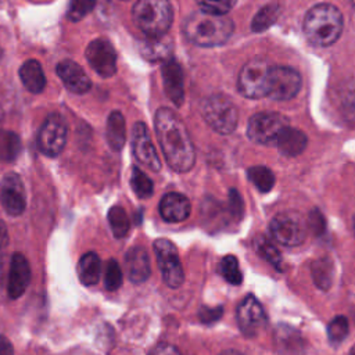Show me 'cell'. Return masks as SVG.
<instances>
[{
    "mask_svg": "<svg viewBox=\"0 0 355 355\" xmlns=\"http://www.w3.org/2000/svg\"><path fill=\"white\" fill-rule=\"evenodd\" d=\"M154 126L168 165L176 172H189L196 162V150L180 116L162 107L155 112Z\"/></svg>",
    "mask_w": 355,
    "mask_h": 355,
    "instance_id": "cell-1",
    "label": "cell"
},
{
    "mask_svg": "<svg viewBox=\"0 0 355 355\" xmlns=\"http://www.w3.org/2000/svg\"><path fill=\"white\" fill-rule=\"evenodd\" d=\"M233 29V21L226 15L209 14L202 10L190 12L182 25L186 39L201 47L222 46L230 39Z\"/></svg>",
    "mask_w": 355,
    "mask_h": 355,
    "instance_id": "cell-2",
    "label": "cell"
},
{
    "mask_svg": "<svg viewBox=\"0 0 355 355\" xmlns=\"http://www.w3.org/2000/svg\"><path fill=\"white\" fill-rule=\"evenodd\" d=\"M343 25V14L336 6L319 3L306 12L304 18V33L312 44L326 47L338 40Z\"/></svg>",
    "mask_w": 355,
    "mask_h": 355,
    "instance_id": "cell-3",
    "label": "cell"
},
{
    "mask_svg": "<svg viewBox=\"0 0 355 355\" xmlns=\"http://www.w3.org/2000/svg\"><path fill=\"white\" fill-rule=\"evenodd\" d=\"M132 18L147 36H161L171 28L173 11L169 0H137L132 8Z\"/></svg>",
    "mask_w": 355,
    "mask_h": 355,
    "instance_id": "cell-4",
    "label": "cell"
},
{
    "mask_svg": "<svg viewBox=\"0 0 355 355\" xmlns=\"http://www.w3.org/2000/svg\"><path fill=\"white\" fill-rule=\"evenodd\" d=\"M201 115L220 135H230L239 122L237 107L223 94H212L204 98L201 103Z\"/></svg>",
    "mask_w": 355,
    "mask_h": 355,
    "instance_id": "cell-5",
    "label": "cell"
},
{
    "mask_svg": "<svg viewBox=\"0 0 355 355\" xmlns=\"http://www.w3.org/2000/svg\"><path fill=\"white\" fill-rule=\"evenodd\" d=\"M272 64L262 58L248 61L237 78V89L247 98L268 97L269 75Z\"/></svg>",
    "mask_w": 355,
    "mask_h": 355,
    "instance_id": "cell-6",
    "label": "cell"
},
{
    "mask_svg": "<svg viewBox=\"0 0 355 355\" xmlns=\"http://www.w3.org/2000/svg\"><path fill=\"white\" fill-rule=\"evenodd\" d=\"M288 126V119L279 112L254 114L247 125V136L258 144H275L279 135Z\"/></svg>",
    "mask_w": 355,
    "mask_h": 355,
    "instance_id": "cell-7",
    "label": "cell"
},
{
    "mask_svg": "<svg viewBox=\"0 0 355 355\" xmlns=\"http://www.w3.org/2000/svg\"><path fill=\"white\" fill-rule=\"evenodd\" d=\"M272 237L287 247L300 245L306 236L305 219L298 212H280L269 225Z\"/></svg>",
    "mask_w": 355,
    "mask_h": 355,
    "instance_id": "cell-8",
    "label": "cell"
},
{
    "mask_svg": "<svg viewBox=\"0 0 355 355\" xmlns=\"http://www.w3.org/2000/svg\"><path fill=\"white\" fill-rule=\"evenodd\" d=\"M68 126L62 115L51 112L46 116L37 135V147L47 157H57L67 144Z\"/></svg>",
    "mask_w": 355,
    "mask_h": 355,
    "instance_id": "cell-9",
    "label": "cell"
},
{
    "mask_svg": "<svg viewBox=\"0 0 355 355\" xmlns=\"http://www.w3.org/2000/svg\"><path fill=\"white\" fill-rule=\"evenodd\" d=\"M153 247L164 283L171 288L180 287L184 280V272L176 247L166 239L155 240Z\"/></svg>",
    "mask_w": 355,
    "mask_h": 355,
    "instance_id": "cell-10",
    "label": "cell"
},
{
    "mask_svg": "<svg viewBox=\"0 0 355 355\" xmlns=\"http://www.w3.org/2000/svg\"><path fill=\"white\" fill-rule=\"evenodd\" d=\"M302 79L297 69L283 65H272L269 75L268 97L277 101H287L295 97L301 89Z\"/></svg>",
    "mask_w": 355,
    "mask_h": 355,
    "instance_id": "cell-11",
    "label": "cell"
},
{
    "mask_svg": "<svg viewBox=\"0 0 355 355\" xmlns=\"http://www.w3.org/2000/svg\"><path fill=\"white\" fill-rule=\"evenodd\" d=\"M85 55L89 65L97 75L103 78H111L115 75L116 51L107 39L98 37L92 40L86 47Z\"/></svg>",
    "mask_w": 355,
    "mask_h": 355,
    "instance_id": "cell-12",
    "label": "cell"
},
{
    "mask_svg": "<svg viewBox=\"0 0 355 355\" xmlns=\"http://www.w3.org/2000/svg\"><path fill=\"white\" fill-rule=\"evenodd\" d=\"M237 323L243 334L252 337L258 334L266 324L268 316L265 313L261 302L252 295L248 294L237 306Z\"/></svg>",
    "mask_w": 355,
    "mask_h": 355,
    "instance_id": "cell-13",
    "label": "cell"
},
{
    "mask_svg": "<svg viewBox=\"0 0 355 355\" xmlns=\"http://www.w3.org/2000/svg\"><path fill=\"white\" fill-rule=\"evenodd\" d=\"M0 202L4 211L11 216H18L25 211L26 196L24 183L15 172H8L0 183Z\"/></svg>",
    "mask_w": 355,
    "mask_h": 355,
    "instance_id": "cell-14",
    "label": "cell"
},
{
    "mask_svg": "<svg viewBox=\"0 0 355 355\" xmlns=\"http://www.w3.org/2000/svg\"><path fill=\"white\" fill-rule=\"evenodd\" d=\"M132 150L136 159L153 172L161 169V161L151 141L146 123L136 122L132 130Z\"/></svg>",
    "mask_w": 355,
    "mask_h": 355,
    "instance_id": "cell-15",
    "label": "cell"
},
{
    "mask_svg": "<svg viewBox=\"0 0 355 355\" xmlns=\"http://www.w3.org/2000/svg\"><path fill=\"white\" fill-rule=\"evenodd\" d=\"M55 72L62 85L75 94L87 93L92 87V80L85 69L72 60H62L57 64Z\"/></svg>",
    "mask_w": 355,
    "mask_h": 355,
    "instance_id": "cell-16",
    "label": "cell"
},
{
    "mask_svg": "<svg viewBox=\"0 0 355 355\" xmlns=\"http://www.w3.org/2000/svg\"><path fill=\"white\" fill-rule=\"evenodd\" d=\"M31 283V266L25 255L21 252H14L10 262L7 293L8 297L15 300L19 298Z\"/></svg>",
    "mask_w": 355,
    "mask_h": 355,
    "instance_id": "cell-17",
    "label": "cell"
},
{
    "mask_svg": "<svg viewBox=\"0 0 355 355\" xmlns=\"http://www.w3.org/2000/svg\"><path fill=\"white\" fill-rule=\"evenodd\" d=\"M162 80L166 96L172 100L176 107H180L184 100L183 89V72L178 61L169 58L162 65Z\"/></svg>",
    "mask_w": 355,
    "mask_h": 355,
    "instance_id": "cell-18",
    "label": "cell"
},
{
    "mask_svg": "<svg viewBox=\"0 0 355 355\" xmlns=\"http://www.w3.org/2000/svg\"><path fill=\"white\" fill-rule=\"evenodd\" d=\"M158 209L164 220L175 223L189 218L191 212V204L189 198L180 193H168L161 198Z\"/></svg>",
    "mask_w": 355,
    "mask_h": 355,
    "instance_id": "cell-19",
    "label": "cell"
},
{
    "mask_svg": "<svg viewBox=\"0 0 355 355\" xmlns=\"http://www.w3.org/2000/svg\"><path fill=\"white\" fill-rule=\"evenodd\" d=\"M125 268L132 283H143L151 273L150 257L143 247H132L125 255Z\"/></svg>",
    "mask_w": 355,
    "mask_h": 355,
    "instance_id": "cell-20",
    "label": "cell"
},
{
    "mask_svg": "<svg viewBox=\"0 0 355 355\" xmlns=\"http://www.w3.org/2000/svg\"><path fill=\"white\" fill-rule=\"evenodd\" d=\"M308 139L304 132L300 129L291 128L290 125L282 130L276 140V146L279 151L286 157H297L300 155L306 147Z\"/></svg>",
    "mask_w": 355,
    "mask_h": 355,
    "instance_id": "cell-21",
    "label": "cell"
},
{
    "mask_svg": "<svg viewBox=\"0 0 355 355\" xmlns=\"http://www.w3.org/2000/svg\"><path fill=\"white\" fill-rule=\"evenodd\" d=\"M172 51V40L169 36H148V39L140 43V53L148 61H166Z\"/></svg>",
    "mask_w": 355,
    "mask_h": 355,
    "instance_id": "cell-22",
    "label": "cell"
},
{
    "mask_svg": "<svg viewBox=\"0 0 355 355\" xmlns=\"http://www.w3.org/2000/svg\"><path fill=\"white\" fill-rule=\"evenodd\" d=\"M19 79L31 93H42L46 87V75L39 61L26 60L19 68Z\"/></svg>",
    "mask_w": 355,
    "mask_h": 355,
    "instance_id": "cell-23",
    "label": "cell"
},
{
    "mask_svg": "<svg viewBox=\"0 0 355 355\" xmlns=\"http://www.w3.org/2000/svg\"><path fill=\"white\" fill-rule=\"evenodd\" d=\"M78 277L85 286H94L100 280L101 261L94 251L83 254L78 263Z\"/></svg>",
    "mask_w": 355,
    "mask_h": 355,
    "instance_id": "cell-24",
    "label": "cell"
},
{
    "mask_svg": "<svg viewBox=\"0 0 355 355\" xmlns=\"http://www.w3.org/2000/svg\"><path fill=\"white\" fill-rule=\"evenodd\" d=\"M105 137H107L108 146L114 151H119L123 147L126 140V123H125L123 115L119 111H112L108 115Z\"/></svg>",
    "mask_w": 355,
    "mask_h": 355,
    "instance_id": "cell-25",
    "label": "cell"
},
{
    "mask_svg": "<svg viewBox=\"0 0 355 355\" xmlns=\"http://www.w3.org/2000/svg\"><path fill=\"white\" fill-rule=\"evenodd\" d=\"M311 273L313 283L320 290H329L334 279V265L329 258H319L312 262Z\"/></svg>",
    "mask_w": 355,
    "mask_h": 355,
    "instance_id": "cell-26",
    "label": "cell"
},
{
    "mask_svg": "<svg viewBox=\"0 0 355 355\" xmlns=\"http://www.w3.org/2000/svg\"><path fill=\"white\" fill-rule=\"evenodd\" d=\"M21 151V140L17 133L0 130V161L11 162Z\"/></svg>",
    "mask_w": 355,
    "mask_h": 355,
    "instance_id": "cell-27",
    "label": "cell"
},
{
    "mask_svg": "<svg viewBox=\"0 0 355 355\" xmlns=\"http://www.w3.org/2000/svg\"><path fill=\"white\" fill-rule=\"evenodd\" d=\"M254 248L273 268H276L279 272L283 270V258H282L279 250L275 247V244H272L266 237H263V236L257 237L254 240Z\"/></svg>",
    "mask_w": 355,
    "mask_h": 355,
    "instance_id": "cell-28",
    "label": "cell"
},
{
    "mask_svg": "<svg viewBox=\"0 0 355 355\" xmlns=\"http://www.w3.org/2000/svg\"><path fill=\"white\" fill-rule=\"evenodd\" d=\"M279 15H280V6L277 3H269V4L263 6L255 14V17L252 19V24H251V29L254 32L265 31L276 22Z\"/></svg>",
    "mask_w": 355,
    "mask_h": 355,
    "instance_id": "cell-29",
    "label": "cell"
},
{
    "mask_svg": "<svg viewBox=\"0 0 355 355\" xmlns=\"http://www.w3.org/2000/svg\"><path fill=\"white\" fill-rule=\"evenodd\" d=\"M108 223L116 239L125 237L130 229V220L126 211L121 205H114L108 211Z\"/></svg>",
    "mask_w": 355,
    "mask_h": 355,
    "instance_id": "cell-30",
    "label": "cell"
},
{
    "mask_svg": "<svg viewBox=\"0 0 355 355\" xmlns=\"http://www.w3.org/2000/svg\"><path fill=\"white\" fill-rule=\"evenodd\" d=\"M247 175H248V179L252 182V184L262 193H268L269 190H272L275 184V175L266 166H262V165L251 166L247 171Z\"/></svg>",
    "mask_w": 355,
    "mask_h": 355,
    "instance_id": "cell-31",
    "label": "cell"
},
{
    "mask_svg": "<svg viewBox=\"0 0 355 355\" xmlns=\"http://www.w3.org/2000/svg\"><path fill=\"white\" fill-rule=\"evenodd\" d=\"M130 186L135 194L139 198H148L153 191H154V184L153 180L137 166L132 168V175H130Z\"/></svg>",
    "mask_w": 355,
    "mask_h": 355,
    "instance_id": "cell-32",
    "label": "cell"
},
{
    "mask_svg": "<svg viewBox=\"0 0 355 355\" xmlns=\"http://www.w3.org/2000/svg\"><path fill=\"white\" fill-rule=\"evenodd\" d=\"M219 273L230 284H240L243 282V275L239 268V261L234 255H226L219 263Z\"/></svg>",
    "mask_w": 355,
    "mask_h": 355,
    "instance_id": "cell-33",
    "label": "cell"
},
{
    "mask_svg": "<svg viewBox=\"0 0 355 355\" xmlns=\"http://www.w3.org/2000/svg\"><path fill=\"white\" fill-rule=\"evenodd\" d=\"M348 331H349L348 319L343 315L333 318L330 320V323L327 324V337H329L330 343L334 345L341 344L345 340Z\"/></svg>",
    "mask_w": 355,
    "mask_h": 355,
    "instance_id": "cell-34",
    "label": "cell"
},
{
    "mask_svg": "<svg viewBox=\"0 0 355 355\" xmlns=\"http://www.w3.org/2000/svg\"><path fill=\"white\" fill-rule=\"evenodd\" d=\"M122 284V270L116 259H110L104 272V286L108 291H115Z\"/></svg>",
    "mask_w": 355,
    "mask_h": 355,
    "instance_id": "cell-35",
    "label": "cell"
},
{
    "mask_svg": "<svg viewBox=\"0 0 355 355\" xmlns=\"http://www.w3.org/2000/svg\"><path fill=\"white\" fill-rule=\"evenodd\" d=\"M94 4L96 0H69L67 15L72 22H78L93 11Z\"/></svg>",
    "mask_w": 355,
    "mask_h": 355,
    "instance_id": "cell-36",
    "label": "cell"
},
{
    "mask_svg": "<svg viewBox=\"0 0 355 355\" xmlns=\"http://www.w3.org/2000/svg\"><path fill=\"white\" fill-rule=\"evenodd\" d=\"M200 10L216 14V15H226L236 4V0H196Z\"/></svg>",
    "mask_w": 355,
    "mask_h": 355,
    "instance_id": "cell-37",
    "label": "cell"
},
{
    "mask_svg": "<svg viewBox=\"0 0 355 355\" xmlns=\"http://www.w3.org/2000/svg\"><path fill=\"white\" fill-rule=\"evenodd\" d=\"M341 110L347 121L355 122V86H351L343 96Z\"/></svg>",
    "mask_w": 355,
    "mask_h": 355,
    "instance_id": "cell-38",
    "label": "cell"
},
{
    "mask_svg": "<svg viewBox=\"0 0 355 355\" xmlns=\"http://www.w3.org/2000/svg\"><path fill=\"white\" fill-rule=\"evenodd\" d=\"M223 308L222 306H215V308H209V306H201L198 311V318L202 323L211 324L216 320H219V318L222 316Z\"/></svg>",
    "mask_w": 355,
    "mask_h": 355,
    "instance_id": "cell-39",
    "label": "cell"
},
{
    "mask_svg": "<svg viewBox=\"0 0 355 355\" xmlns=\"http://www.w3.org/2000/svg\"><path fill=\"white\" fill-rule=\"evenodd\" d=\"M229 209L232 211V214L234 216H241L243 209H244V204H243V198L240 196V193L234 189L230 190L229 194Z\"/></svg>",
    "mask_w": 355,
    "mask_h": 355,
    "instance_id": "cell-40",
    "label": "cell"
},
{
    "mask_svg": "<svg viewBox=\"0 0 355 355\" xmlns=\"http://www.w3.org/2000/svg\"><path fill=\"white\" fill-rule=\"evenodd\" d=\"M308 226L315 232V233H322L324 230V219L319 211H313L309 215L308 219Z\"/></svg>",
    "mask_w": 355,
    "mask_h": 355,
    "instance_id": "cell-41",
    "label": "cell"
},
{
    "mask_svg": "<svg viewBox=\"0 0 355 355\" xmlns=\"http://www.w3.org/2000/svg\"><path fill=\"white\" fill-rule=\"evenodd\" d=\"M150 355H180V352L178 351L176 347L164 343V344H158L157 347H154L153 351L150 352Z\"/></svg>",
    "mask_w": 355,
    "mask_h": 355,
    "instance_id": "cell-42",
    "label": "cell"
},
{
    "mask_svg": "<svg viewBox=\"0 0 355 355\" xmlns=\"http://www.w3.org/2000/svg\"><path fill=\"white\" fill-rule=\"evenodd\" d=\"M8 244V232H7V226L6 223L0 219V258L4 252V250L7 248Z\"/></svg>",
    "mask_w": 355,
    "mask_h": 355,
    "instance_id": "cell-43",
    "label": "cell"
},
{
    "mask_svg": "<svg viewBox=\"0 0 355 355\" xmlns=\"http://www.w3.org/2000/svg\"><path fill=\"white\" fill-rule=\"evenodd\" d=\"M0 355H14L12 344L6 336L0 334Z\"/></svg>",
    "mask_w": 355,
    "mask_h": 355,
    "instance_id": "cell-44",
    "label": "cell"
},
{
    "mask_svg": "<svg viewBox=\"0 0 355 355\" xmlns=\"http://www.w3.org/2000/svg\"><path fill=\"white\" fill-rule=\"evenodd\" d=\"M3 119H4V112H3V108H1V105H0V126H1Z\"/></svg>",
    "mask_w": 355,
    "mask_h": 355,
    "instance_id": "cell-45",
    "label": "cell"
},
{
    "mask_svg": "<svg viewBox=\"0 0 355 355\" xmlns=\"http://www.w3.org/2000/svg\"><path fill=\"white\" fill-rule=\"evenodd\" d=\"M352 230H354V234H355V215L352 218Z\"/></svg>",
    "mask_w": 355,
    "mask_h": 355,
    "instance_id": "cell-46",
    "label": "cell"
},
{
    "mask_svg": "<svg viewBox=\"0 0 355 355\" xmlns=\"http://www.w3.org/2000/svg\"><path fill=\"white\" fill-rule=\"evenodd\" d=\"M234 354V351H229V352H225V354H222V355H233ZM239 355V354H237Z\"/></svg>",
    "mask_w": 355,
    "mask_h": 355,
    "instance_id": "cell-47",
    "label": "cell"
},
{
    "mask_svg": "<svg viewBox=\"0 0 355 355\" xmlns=\"http://www.w3.org/2000/svg\"><path fill=\"white\" fill-rule=\"evenodd\" d=\"M349 355H355V347H352V349H351V352H349Z\"/></svg>",
    "mask_w": 355,
    "mask_h": 355,
    "instance_id": "cell-48",
    "label": "cell"
},
{
    "mask_svg": "<svg viewBox=\"0 0 355 355\" xmlns=\"http://www.w3.org/2000/svg\"><path fill=\"white\" fill-rule=\"evenodd\" d=\"M351 4H352V7H354V10H355V0H351Z\"/></svg>",
    "mask_w": 355,
    "mask_h": 355,
    "instance_id": "cell-49",
    "label": "cell"
}]
</instances>
